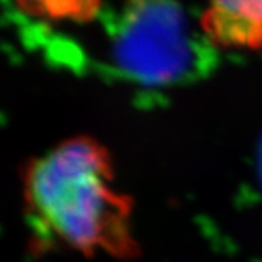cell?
<instances>
[{
	"instance_id": "3",
	"label": "cell",
	"mask_w": 262,
	"mask_h": 262,
	"mask_svg": "<svg viewBox=\"0 0 262 262\" xmlns=\"http://www.w3.org/2000/svg\"><path fill=\"white\" fill-rule=\"evenodd\" d=\"M201 28L217 47H262V0H208Z\"/></svg>"
},
{
	"instance_id": "5",
	"label": "cell",
	"mask_w": 262,
	"mask_h": 262,
	"mask_svg": "<svg viewBox=\"0 0 262 262\" xmlns=\"http://www.w3.org/2000/svg\"><path fill=\"white\" fill-rule=\"evenodd\" d=\"M261 175H262V153H261Z\"/></svg>"
},
{
	"instance_id": "4",
	"label": "cell",
	"mask_w": 262,
	"mask_h": 262,
	"mask_svg": "<svg viewBox=\"0 0 262 262\" xmlns=\"http://www.w3.org/2000/svg\"><path fill=\"white\" fill-rule=\"evenodd\" d=\"M29 16L51 22H86L101 8V0H15Z\"/></svg>"
},
{
	"instance_id": "1",
	"label": "cell",
	"mask_w": 262,
	"mask_h": 262,
	"mask_svg": "<svg viewBox=\"0 0 262 262\" xmlns=\"http://www.w3.org/2000/svg\"><path fill=\"white\" fill-rule=\"evenodd\" d=\"M27 198L48 233L79 251H127L128 204L113 188L105 150L94 140H67L34 162Z\"/></svg>"
},
{
	"instance_id": "2",
	"label": "cell",
	"mask_w": 262,
	"mask_h": 262,
	"mask_svg": "<svg viewBox=\"0 0 262 262\" xmlns=\"http://www.w3.org/2000/svg\"><path fill=\"white\" fill-rule=\"evenodd\" d=\"M120 64L139 80L162 83L187 63L188 42L178 9L166 0H137L117 41Z\"/></svg>"
}]
</instances>
